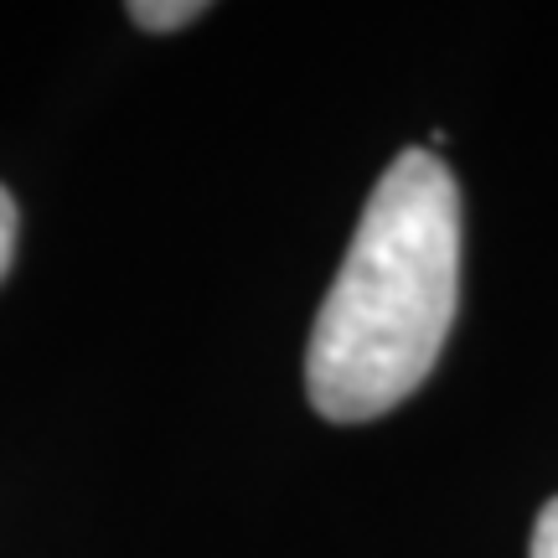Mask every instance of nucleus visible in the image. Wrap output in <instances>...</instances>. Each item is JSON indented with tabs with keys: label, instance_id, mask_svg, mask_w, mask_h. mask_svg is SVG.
<instances>
[{
	"label": "nucleus",
	"instance_id": "1",
	"mask_svg": "<svg viewBox=\"0 0 558 558\" xmlns=\"http://www.w3.org/2000/svg\"><path fill=\"white\" fill-rule=\"evenodd\" d=\"M460 300V192L435 150H403L362 207L320 300L305 388L326 418L362 424L435 373Z\"/></svg>",
	"mask_w": 558,
	"mask_h": 558
},
{
	"label": "nucleus",
	"instance_id": "2",
	"mask_svg": "<svg viewBox=\"0 0 558 558\" xmlns=\"http://www.w3.org/2000/svg\"><path fill=\"white\" fill-rule=\"evenodd\" d=\"M202 11L207 5H197V0H140V5H130V16L140 26H150V32H177L186 21H197Z\"/></svg>",
	"mask_w": 558,
	"mask_h": 558
},
{
	"label": "nucleus",
	"instance_id": "3",
	"mask_svg": "<svg viewBox=\"0 0 558 558\" xmlns=\"http://www.w3.org/2000/svg\"><path fill=\"white\" fill-rule=\"evenodd\" d=\"M11 259H16V202L0 186V279H5Z\"/></svg>",
	"mask_w": 558,
	"mask_h": 558
},
{
	"label": "nucleus",
	"instance_id": "4",
	"mask_svg": "<svg viewBox=\"0 0 558 558\" xmlns=\"http://www.w3.org/2000/svg\"><path fill=\"white\" fill-rule=\"evenodd\" d=\"M533 558H558V497L538 512V527H533Z\"/></svg>",
	"mask_w": 558,
	"mask_h": 558
}]
</instances>
